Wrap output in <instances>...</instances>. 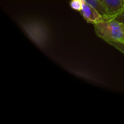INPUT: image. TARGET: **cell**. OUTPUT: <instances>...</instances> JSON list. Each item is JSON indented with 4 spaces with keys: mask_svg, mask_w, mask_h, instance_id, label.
<instances>
[{
    "mask_svg": "<svg viewBox=\"0 0 124 124\" xmlns=\"http://www.w3.org/2000/svg\"><path fill=\"white\" fill-rule=\"evenodd\" d=\"M106 8L110 15V18L118 14L124 7L123 0H99Z\"/></svg>",
    "mask_w": 124,
    "mask_h": 124,
    "instance_id": "4",
    "label": "cell"
},
{
    "mask_svg": "<svg viewBox=\"0 0 124 124\" xmlns=\"http://www.w3.org/2000/svg\"><path fill=\"white\" fill-rule=\"evenodd\" d=\"M21 26L28 36L40 48H44L49 40L47 26L37 20H27L21 23Z\"/></svg>",
    "mask_w": 124,
    "mask_h": 124,
    "instance_id": "2",
    "label": "cell"
},
{
    "mask_svg": "<svg viewBox=\"0 0 124 124\" xmlns=\"http://www.w3.org/2000/svg\"><path fill=\"white\" fill-rule=\"evenodd\" d=\"M123 1H124V0H123Z\"/></svg>",
    "mask_w": 124,
    "mask_h": 124,
    "instance_id": "9",
    "label": "cell"
},
{
    "mask_svg": "<svg viewBox=\"0 0 124 124\" xmlns=\"http://www.w3.org/2000/svg\"><path fill=\"white\" fill-rule=\"evenodd\" d=\"M108 44L116 48L124 54V41H110L108 42Z\"/></svg>",
    "mask_w": 124,
    "mask_h": 124,
    "instance_id": "7",
    "label": "cell"
},
{
    "mask_svg": "<svg viewBox=\"0 0 124 124\" xmlns=\"http://www.w3.org/2000/svg\"><path fill=\"white\" fill-rule=\"evenodd\" d=\"M80 12L83 17L86 20V21L89 23L95 24L101 20H105V18L99 13V12L95 8H94L90 4L86 3L85 1L84 2L83 7Z\"/></svg>",
    "mask_w": 124,
    "mask_h": 124,
    "instance_id": "3",
    "label": "cell"
},
{
    "mask_svg": "<svg viewBox=\"0 0 124 124\" xmlns=\"http://www.w3.org/2000/svg\"><path fill=\"white\" fill-rule=\"evenodd\" d=\"M84 2V0H71L70 1V6L73 9L80 12L83 7Z\"/></svg>",
    "mask_w": 124,
    "mask_h": 124,
    "instance_id": "6",
    "label": "cell"
},
{
    "mask_svg": "<svg viewBox=\"0 0 124 124\" xmlns=\"http://www.w3.org/2000/svg\"><path fill=\"white\" fill-rule=\"evenodd\" d=\"M96 34L107 43L124 41V23L113 18L105 19L94 24Z\"/></svg>",
    "mask_w": 124,
    "mask_h": 124,
    "instance_id": "1",
    "label": "cell"
},
{
    "mask_svg": "<svg viewBox=\"0 0 124 124\" xmlns=\"http://www.w3.org/2000/svg\"><path fill=\"white\" fill-rule=\"evenodd\" d=\"M112 18H113V19H115V20H118L119 22H121V23H124V9L118 14L115 15Z\"/></svg>",
    "mask_w": 124,
    "mask_h": 124,
    "instance_id": "8",
    "label": "cell"
},
{
    "mask_svg": "<svg viewBox=\"0 0 124 124\" xmlns=\"http://www.w3.org/2000/svg\"><path fill=\"white\" fill-rule=\"evenodd\" d=\"M84 1L92 6L94 8H95L99 12V13L105 18V20L110 18V15L109 12H108L106 8L100 3L99 0H84Z\"/></svg>",
    "mask_w": 124,
    "mask_h": 124,
    "instance_id": "5",
    "label": "cell"
}]
</instances>
